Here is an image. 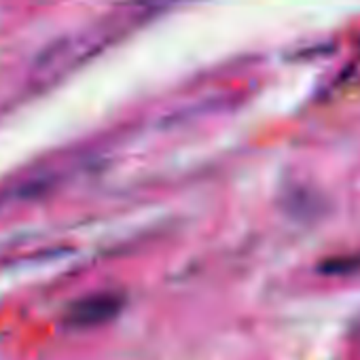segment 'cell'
<instances>
[{
  "mask_svg": "<svg viewBox=\"0 0 360 360\" xmlns=\"http://www.w3.org/2000/svg\"><path fill=\"white\" fill-rule=\"evenodd\" d=\"M121 307V299L117 295H91L77 301L68 311V322L72 326H98L108 322Z\"/></svg>",
  "mask_w": 360,
  "mask_h": 360,
  "instance_id": "6da1fadb",
  "label": "cell"
}]
</instances>
